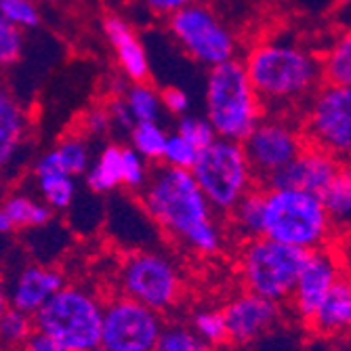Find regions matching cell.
I'll return each instance as SVG.
<instances>
[{"mask_svg":"<svg viewBox=\"0 0 351 351\" xmlns=\"http://www.w3.org/2000/svg\"><path fill=\"white\" fill-rule=\"evenodd\" d=\"M145 215L183 250L213 257L226 248V228L189 171L158 165L139 191Z\"/></svg>","mask_w":351,"mask_h":351,"instance_id":"obj_1","label":"cell"},{"mask_svg":"<svg viewBox=\"0 0 351 351\" xmlns=\"http://www.w3.org/2000/svg\"><path fill=\"white\" fill-rule=\"evenodd\" d=\"M246 76L259 95L265 114H289L307 104L322 86V59L289 36H271L244 57Z\"/></svg>","mask_w":351,"mask_h":351,"instance_id":"obj_2","label":"cell"},{"mask_svg":"<svg viewBox=\"0 0 351 351\" xmlns=\"http://www.w3.org/2000/svg\"><path fill=\"white\" fill-rule=\"evenodd\" d=\"M263 238L315 250L337 236L317 194L291 187H263Z\"/></svg>","mask_w":351,"mask_h":351,"instance_id":"obj_3","label":"cell"},{"mask_svg":"<svg viewBox=\"0 0 351 351\" xmlns=\"http://www.w3.org/2000/svg\"><path fill=\"white\" fill-rule=\"evenodd\" d=\"M263 114V104L240 59H230L208 70L204 84V118L219 139L242 143Z\"/></svg>","mask_w":351,"mask_h":351,"instance_id":"obj_4","label":"cell"},{"mask_svg":"<svg viewBox=\"0 0 351 351\" xmlns=\"http://www.w3.org/2000/svg\"><path fill=\"white\" fill-rule=\"evenodd\" d=\"M101 317L104 299L86 286L66 282L32 320L34 330L55 339L68 351H90L99 347Z\"/></svg>","mask_w":351,"mask_h":351,"instance_id":"obj_5","label":"cell"},{"mask_svg":"<svg viewBox=\"0 0 351 351\" xmlns=\"http://www.w3.org/2000/svg\"><path fill=\"white\" fill-rule=\"evenodd\" d=\"M309 252L311 250L274 242L263 236L246 240L238 261L244 289L276 303L289 301Z\"/></svg>","mask_w":351,"mask_h":351,"instance_id":"obj_6","label":"cell"},{"mask_svg":"<svg viewBox=\"0 0 351 351\" xmlns=\"http://www.w3.org/2000/svg\"><path fill=\"white\" fill-rule=\"evenodd\" d=\"M189 173L217 215H230L248 191L259 185L242 143L219 137L198 152Z\"/></svg>","mask_w":351,"mask_h":351,"instance_id":"obj_7","label":"cell"},{"mask_svg":"<svg viewBox=\"0 0 351 351\" xmlns=\"http://www.w3.org/2000/svg\"><path fill=\"white\" fill-rule=\"evenodd\" d=\"M120 295L167 313L183 297V276L173 257L158 250H137L126 254L118 269Z\"/></svg>","mask_w":351,"mask_h":351,"instance_id":"obj_8","label":"cell"},{"mask_svg":"<svg viewBox=\"0 0 351 351\" xmlns=\"http://www.w3.org/2000/svg\"><path fill=\"white\" fill-rule=\"evenodd\" d=\"M167 19L169 34L173 36L177 47L200 66H206L210 70L219 63L236 59V34L226 21L200 0L175 11Z\"/></svg>","mask_w":351,"mask_h":351,"instance_id":"obj_9","label":"cell"},{"mask_svg":"<svg viewBox=\"0 0 351 351\" xmlns=\"http://www.w3.org/2000/svg\"><path fill=\"white\" fill-rule=\"evenodd\" d=\"M303 137L307 145L320 147L345 160L351 154V86L322 84L305 106Z\"/></svg>","mask_w":351,"mask_h":351,"instance_id":"obj_10","label":"cell"},{"mask_svg":"<svg viewBox=\"0 0 351 351\" xmlns=\"http://www.w3.org/2000/svg\"><path fill=\"white\" fill-rule=\"evenodd\" d=\"M162 328V313L116 293L104 301L99 345L110 351H154Z\"/></svg>","mask_w":351,"mask_h":351,"instance_id":"obj_11","label":"cell"},{"mask_svg":"<svg viewBox=\"0 0 351 351\" xmlns=\"http://www.w3.org/2000/svg\"><path fill=\"white\" fill-rule=\"evenodd\" d=\"M305 145L301 126L289 114H263L242 141L250 169L261 185L289 165Z\"/></svg>","mask_w":351,"mask_h":351,"instance_id":"obj_12","label":"cell"},{"mask_svg":"<svg viewBox=\"0 0 351 351\" xmlns=\"http://www.w3.org/2000/svg\"><path fill=\"white\" fill-rule=\"evenodd\" d=\"M343 276H347V267L341 252L332 244L309 252L307 263L303 265L291 295L293 309L305 324Z\"/></svg>","mask_w":351,"mask_h":351,"instance_id":"obj_13","label":"cell"},{"mask_svg":"<svg viewBox=\"0 0 351 351\" xmlns=\"http://www.w3.org/2000/svg\"><path fill=\"white\" fill-rule=\"evenodd\" d=\"M282 303L263 299L252 293L236 295L221 309L223 322H226L228 343L248 345L269 332L282 315Z\"/></svg>","mask_w":351,"mask_h":351,"instance_id":"obj_14","label":"cell"},{"mask_svg":"<svg viewBox=\"0 0 351 351\" xmlns=\"http://www.w3.org/2000/svg\"><path fill=\"white\" fill-rule=\"evenodd\" d=\"M345 167L339 158L332 154L305 145L293 160L282 167L278 173H274L263 187H291V189H305L311 194L320 196L324 187L337 177V173Z\"/></svg>","mask_w":351,"mask_h":351,"instance_id":"obj_15","label":"cell"},{"mask_svg":"<svg viewBox=\"0 0 351 351\" xmlns=\"http://www.w3.org/2000/svg\"><path fill=\"white\" fill-rule=\"evenodd\" d=\"M101 29L112 47L114 59L124 80L145 82L152 74V63L137 29L120 15H108L101 21Z\"/></svg>","mask_w":351,"mask_h":351,"instance_id":"obj_16","label":"cell"},{"mask_svg":"<svg viewBox=\"0 0 351 351\" xmlns=\"http://www.w3.org/2000/svg\"><path fill=\"white\" fill-rule=\"evenodd\" d=\"M66 284V276L57 267L49 265H25L15 274V278L5 284L9 307L34 315L59 289Z\"/></svg>","mask_w":351,"mask_h":351,"instance_id":"obj_17","label":"cell"},{"mask_svg":"<svg viewBox=\"0 0 351 351\" xmlns=\"http://www.w3.org/2000/svg\"><path fill=\"white\" fill-rule=\"evenodd\" d=\"M349 326H351V282L347 274L332 286L330 293L320 303V307L309 317L307 328L317 337L337 339L347 335Z\"/></svg>","mask_w":351,"mask_h":351,"instance_id":"obj_18","label":"cell"},{"mask_svg":"<svg viewBox=\"0 0 351 351\" xmlns=\"http://www.w3.org/2000/svg\"><path fill=\"white\" fill-rule=\"evenodd\" d=\"M27 129L29 118L25 108L17 95L5 82H0V169L9 167L17 158L27 137Z\"/></svg>","mask_w":351,"mask_h":351,"instance_id":"obj_19","label":"cell"},{"mask_svg":"<svg viewBox=\"0 0 351 351\" xmlns=\"http://www.w3.org/2000/svg\"><path fill=\"white\" fill-rule=\"evenodd\" d=\"M34 177H36V187L40 200L51 206V210H68L72 208V204L76 202L78 196V185H76V177L68 175L66 171H61L53 158L49 156V152H45L38 162L34 167Z\"/></svg>","mask_w":351,"mask_h":351,"instance_id":"obj_20","label":"cell"},{"mask_svg":"<svg viewBox=\"0 0 351 351\" xmlns=\"http://www.w3.org/2000/svg\"><path fill=\"white\" fill-rule=\"evenodd\" d=\"M84 183L88 191L97 196L112 194V191L122 187V145L108 143L101 147V152L90 160Z\"/></svg>","mask_w":351,"mask_h":351,"instance_id":"obj_21","label":"cell"},{"mask_svg":"<svg viewBox=\"0 0 351 351\" xmlns=\"http://www.w3.org/2000/svg\"><path fill=\"white\" fill-rule=\"evenodd\" d=\"M13 230H40L53 221V210L43 200L25 191H13L3 200V206Z\"/></svg>","mask_w":351,"mask_h":351,"instance_id":"obj_22","label":"cell"},{"mask_svg":"<svg viewBox=\"0 0 351 351\" xmlns=\"http://www.w3.org/2000/svg\"><path fill=\"white\" fill-rule=\"evenodd\" d=\"M320 200L330 217L335 232L339 234L341 230H347L351 221V171L347 165L324 187Z\"/></svg>","mask_w":351,"mask_h":351,"instance_id":"obj_23","label":"cell"},{"mask_svg":"<svg viewBox=\"0 0 351 351\" xmlns=\"http://www.w3.org/2000/svg\"><path fill=\"white\" fill-rule=\"evenodd\" d=\"M230 226L244 242L263 232V187H254L230 210Z\"/></svg>","mask_w":351,"mask_h":351,"instance_id":"obj_24","label":"cell"},{"mask_svg":"<svg viewBox=\"0 0 351 351\" xmlns=\"http://www.w3.org/2000/svg\"><path fill=\"white\" fill-rule=\"evenodd\" d=\"M49 156L61 171H66L68 175L78 179V177H84L93 160V149H90V141L82 133H78V135L61 137L57 145L49 149Z\"/></svg>","mask_w":351,"mask_h":351,"instance_id":"obj_25","label":"cell"},{"mask_svg":"<svg viewBox=\"0 0 351 351\" xmlns=\"http://www.w3.org/2000/svg\"><path fill=\"white\" fill-rule=\"evenodd\" d=\"M129 106L135 122H160L162 120V101L156 86L145 82H131L120 93Z\"/></svg>","mask_w":351,"mask_h":351,"instance_id":"obj_26","label":"cell"},{"mask_svg":"<svg viewBox=\"0 0 351 351\" xmlns=\"http://www.w3.org/2000/svg\"><path fill=\"white\" fill-rule=\"evenodd\" d=\"M322 78L328 84L351 86V34L343 32L322 57Z\"/></svg>","mask_w":351,"mask_h":351,"instance_id":"obj_27","label":"cell"},{"mask_svg":"<svg viewBox=\"0 0 351 351\" xmlns=\"http://www.w3.org/2000/svg\"><path fill=\"white\" fill-rule=\"evenodd\" d=\"M169 131L160 122H135L133 129L129 131V141L131 147L152 165V162H160L165 145H167Z\"/></svg>","mask_w":351,"mask_h":351,"instance_id":"obj_28","label":"cell"},{"mask_svg":"<svg viewBox=\"0 0 351 351\" xmlns=\"http://www.w3.org/2000/svg\"><path fill=\"white\" fill-rule=\"evenodd\" d=\"M32 332H34L32 315L9 307L0 315V351H19Z\"/></svg>","mask_w":351,"mask_h":351,"instance_id":"obj_29","label":"cell"},{"mask_svg":"<svg viewBox=\"0 0 351 351\" xmlns=\"http://www.w3.org/2000/svg\"><path fill=\"white\" fill-rule=\"evenodd\" d=\"M154 351H215V349L191 330V326L173 322V324H165Z\"/></svg>","mask_w":351,"mask_h":351,"instance_id":"obj_30","label":"cell"},{"mask_svg":"<svg viewBox=\"0 0 351 351\" xmlns=\"http://www.w3.org/2000/svg\"><path fill=\"white\" fill-rule=\"evenodd\" d=\"M191 330H194L206 345L221 347L228 343V332H226V322H223L221 309H198L191 315Z\"/></svg>","mask_w":351,"mask_h":351,"instance_id":"obj_31","label":"cell"},{"mask_svg":"<svg viewBox=\"0 0 351 351\" xmlns=\"http://www.w3.org/2000/svg\"><path fill=\"white\" fill-rule=\"evenodd\" d=\"M0 17L25 29H34L43 23L40 5L34 0H0Z\"/></svg>","mask_w":351,"mask_h":351,"instance_id":"obj_32","label":"cell"},{"mask_svg":"<svg viewBox=\"0 0 351 351\" xmlns=\"http://www.w3.org/2000/svg\"><path fill=\"white\" fill-rule=\"evenodd\" d=\"M149 162L141 158L131 145H122V187L139 194L149 179Z\"/></svg>","mask_w":351,"mask_h":351,"instance_id":"obj_33","label":"cell"},{"mask_svg":"<svg viewBox=\"0 0 351 351\" xmlns=\"http://www.w3.org/2000/svg\"><path fill=\"white\" fill-rule=\"evenodd\" d=\"M175 133L181 135L183 139H187L196 149H204L208 143H213L217 139L210 122L198 114H185V116L177 118Z\"/></svg>","mask_w":351,"mask_h":351,"instance_id":"obj_34","label":"cell"},{"mask_svg":"<svg viewBox=\"0 0 351 351\" xmlns=\"http://www.w3.org/2000/svg\"><path fill=\"white\" fill-rule=\"evenodd\" d=\"M25 49L23 29L0 17V68H13Z\"/></svg>","mask_w":351,"mask_h":351,"instance_id":"obj_35","label":"cell"},{"mask_svg":"<svg viewBox=\"0 0 351 351\" xmlns=\"http://www.w3.org/2000/svg\"><path fill=\"white\" fill-rule=\"evenodd\" d=\"M198 152L194 145H191L187 139H183L181 135H177L175 131L169 133L167 137V145H165V154H162V165L167 167H173V169H185L189 171L194 167L196 158H198Z\"/></svg>","mask_w":351,"mask_h":351,"instance_id":"obj_36","label":"cell"},{"mask_svg":"<svg viewBox=\"0 0 351 351\" xmlns=\"http://www.w3.org/2000/svg\"><path fill=\"white\" fill-rule=\"evenodd\" d=\"M114 131L112 126V120H110V114L106 110V106H95L90 108L84 118H82V135L88 139H101V137H108L110 133Z\"/></svg>","mask_w":351,"mask_h":351,"instance_id":"obj_37","label":"cell"},{"mask_svg":"<svg viewBox=\"0 0 351 351\" xmlns=\"http://www.w3.org/2000/svg\"><path fill=\"white\" fill-rule=\"evenodd\" d=\"M160 101H162V110L175 118H181L185 114H189L191 108V97L179 86H169L160 93Z\"/></svg>","mask_w":351,"mask_h":351,"instance_id":"obj_38","label":"cell"},{"mask_svg":"<svg viewBox=\"0 0 351 351\" xmlns=\"http://www.w3.org/2000/svg\"><path fill=\"white\" fill-rule=\"evenodd\" d=\"M106 110L110 114V120H112V126L116 131H126L129 133L135 124V118L126 106V101L122 99V95H114V97L106 104Z\"/></svg>","mask_w":351,"mask_h":351,"instance_id":"obj_39","label":"cell"},{"mask_svg":"<svg viewBox=\"0 0 351 351\" xmlns=\"http://www.w3.org/2000/svg\"><path fill=\"white\" fill-rule=\"evenodd\" d=\"M191 3H198V0H139V5L156 17H169Z\"/></svg>","mask_w":351,"mask_h":351,"instance_id":"obj_40","label":"cell"},{"mask_svg":"<svg viewBox=\"0 0 351 351\" xmlns=\"http://www.w3.org/2000/svg\"><path fill=\"white\" fill-rule=\"evenodd\" d=\"M19 351H68V349L63 347V345H59L55 339L47 337L45 332L34 330V332L27 337V341L21 345Z\"/></svg>","mask_w":351,"mask_h":351,"instance_id":"obj_41","label":"cell"},{"mask_svg":"<svg viewBox=\"0 0 351 351\" xmlns=\"http://www.w3.org/2000/svg\"><path fill=\"white\" fill-rule=\"evenodd\" d=\"M9 309V297H7V286L5 282L0 280V315H3L5 311Z\"/></svg>","mask_w":351,"mask_h":351,"instance_id":"obj_42","label":"cell"},{"mask_svg":"<svg viewBox=\"0 0 351 351\" xmlns=\"http://www.w3.org/2000/svg\"><path fill=\"white\" fill-rule=\"evenodd\" d=\"M11 232H13L11 223H9V219H7L5 210L0 208V236H7V234H11Z\"/></svg>","mask_w":351,"mask_h":351,"instance_id":"obj_43","label":"cell"},{"mask_svg":"<svg viewBox=\"0 0 351 351\" xmlns=\"http://www.w3.org/2000/svg\"><path fill=\"white\" fill-rule=\"evenodd\" d=\"M36 5H49V3H53V0H34Z\"/></svg>","mask_w":351,"mask_h":351,"instance_id":"obj_44","label":"cell"},{"mask_svg":"<svg viewBox=\"0 0 351 351\" xmlns=\"http://www.w3.org/2000/svg\"><path fill=\"white\" fill-rule=\"evenodd\" d=\"M90 351H110V349H106V347L99 345V347H95V349H90Z\"/></svg>","mask_w":351,"mask_h":351,"instance_id":"obj_45","label":"cell"},{"mask_svg":"<svg viewBox=\"0 0 351 351\" xmlns=\"http://www.w3.org/2000/svg\"><path fill=\"white\" fill-rule=\"evenodd\" d=\"M332 351H349V349H347V347H341V345H339V347H335Z\"/></svg>","mask_w":351,"mask_h":351,"instance_id":"obj_46","label":"cell"}]
</instances>
